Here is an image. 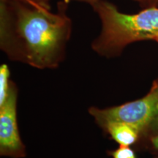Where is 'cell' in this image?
<instances>
[{
	"mask_svg": "<svg viewBox=\"0 0 158 158\" xmlns=\"http://www.w3.org/2000/svg\"><path fill=\"white\" fill-rule=\"evenodd\" d=\"M68 1L53 13L29 0H0V48L12 61L37 69L56 68L64 60L72 33Z\"/></svg>",
	"mask_w": 158,
	"mask_h": 158,
	"instance_id": "6da1fadb",
	"label": "cell"
},
{
	"mask_svg": "<svg viewBox=\"0 0 158 158\" xmlns=\"http://www.w3.org/2000/svg\"><path fill=\"white\" fill-rule=\"evenodd\" d=\"M91 6L101 21V31L92 43V48L100 56L115 57L130 43L155 40L158 37L157 7L129 15L121 13L116 5L104 0Z\"/></svg>",
	"mask_w": 158,
	"mask_h": 158,
	"instance_id": "7a4b0ae2",
	"label": "cell"
},
{
	"mask_svg": "<svg viewBox=\"0 0 158 158\" xmlns=\"http://www.w3.org/2000/svg\"><path fill=\"white\" fill-rule=\"evenodd\" d=\"M89 112L102 128L110 123H124L143 133L158 114V88L153 84L149 93L141 99L104 109L91 107Z\"/></svg>",
	"mask_w": 158,
	"mask_h": 158,
	"instance_id": "3957f363",
	"label": "cell"
},
{
	"mask_svg": "<svg viewBox=\"0 0 158 158\" xmlns=\"http://www.w3.org/2000/svg\"><path fill=\"white\" fill-rule=\"evenodd\" d=\"M17 91L10 82L8 96L0 106V155L12 158L26 157V147L20 136L17 123Z\"/></svg>",
	"mask_w": 158,
	"mask_h": 158,
	"instance_id": "277c9868",
	"label": "cell"
},
{
	"mask_svg": "<svg viewBox=\"0 0 158 158\" xmlns=\"http://www.w3.org/2000/svg\"><path fill=\"white\" fill-rule=\"evenodd\" d=\"M103 129L119 146L127 147L135 143L141 133L135 127L124 123H110Z\"/></svg>",
	"mask_w": 158,
	"mask_h": 158,
	"instance_id": "5b68a950",
	"label": "cell"
},
{
	"mask_svg": "<svg viewBox=\"0 0 158 158\" xmlns=\"http://www.w3.org/2000/svg\"><path fill=\"white\" fill-rule=\"evenodd\" d=\"M10 70L7 64L0 66V106L5 102L8 96L10 82L9 81Z\"/></svg>",
	"mask_w": 158,
	"mask_h": 158,
	"instance_id": "8992f818",
	"label": "cell"
},
{
	"mask_svg": "<svg viewBox=\"0 0 158 158\" xmlns=\"http://www.w3.org/2000/svg\"><path fill=\"white\" fill-rule=\"evenodd\" d=\"M110 155L112 158H137L133 150L127 146H119L117 149L111 152Z\"/></svg>",
	"mask_w": 158,
	"mask_h": 158,
	"instance_id": "52a82bcc",
	"label": "cell"
},
{
	"mask_svg": "<svg viewBox=\"0 0 158 158\" xmlns=\"http://www.w3.org/2000/svg\"><path fill=\"white\" fill-rule=\"evenodd\" d=\"M147 131H149L153 135L158 134V114L155 116V117L153 118V120L150 123Z\"/></svg>",
	"mask_w": 158,
	"mask_h": 158,
	"instance_id": "ba28073f",
	"label": "cell"
},
{
	"mask_svg": "<svg viewBox=\"0 0 158 158\" xmlns=\"http://www.w3.org/2000/svg\"><path fill=\"white\" fill-rule=\"evenodd\" d=\"M29 2L37 4L43 7H46V8L51 9V5H50V0H29Z\"/></svg>",
	"mask_w": 158,
	"mask_h": 158,
	"instance_id": "9c48e42d",
	"label": "cell"
},
{
	"mask_svg": "<svg viewBox=\"0 0 158 158\" xmlns=\"http://www.w3.org/2000/svg\"><path fill=\"white\" fill-rule=\"evenodd\" d=\"M76 1H79V2H86L88 4H89V5H92V4L94 3V2H97L98 1H100V0H76ZM135 1H138V2H154V1H156V0H135Z\"/></svg>",
	"mask_w": 158,
	"mask_h": 158,
	"instance_id": "30bf717a",
	"label": "cell"
},
{
	"mask_svg": "<svg viewBox=\"0 0 158 158\" xmlns=\"http://www.w3.org/2000/svg\"><path fill=\"white\" fill-rule=\"evenodd\" d=\"M151 143L155 150H158V134L151 138Z\"/></svg>",
	"mask_w": 158,
	"mask_h": 158,
	"instance_id": "8fae6325",
	"label": "cell"
},
{
	"mask_svg": "<svg viewBox=\"0 0 158 158\" xmlns=\"http://www.w3.org/2000/svg\"><path fill=\"white\" fill-rule=\"evenodd\" d=\"M154 85H155V86H157V87L158 88V81H156L155 84H154Z\"/></svg>",
	"mask_w": 158,
	"mask_h": 158,
	"instance_id": "7c38bea8",
	"label": "cell"
},
{
	"mask_svg": "<svg viewBox=\"0 0 158 158\" xmlns=\"http://www.w3.org/2000/svg\"><path fill=\"white\" fill-rule=\"evenodd\" d=\"M155 40H156V41H157V43H158V37H157V38H156V39H155Z\"/></svg>",
	"mask_w": 158,
	"mask_h": 158,
	"instance_id": "4fadbf2b",
	"label": "cell"
},
{
	"mask_svg": "<svg viewBox=\"0 0 158 158\" xmlns=\"http://www.w3.org/2000/svg\"><path fill=\"white\" fill-rule=\"evenodd\" d=\"M157 158H158V157H157Z\"/></svg>",
	"mask_w": 158,
	"mask_h": 158,
	"instance_id": "5bb4252c",
	"label": "cell"
}]
</instances>
